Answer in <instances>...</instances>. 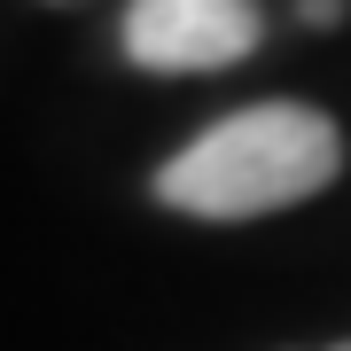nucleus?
<instances>
[{
	"label": "nucleus",
	"instance_id": "nucleus-1",
	"mask_svg": "<svg viewBox=\"0 0 351 351\" xmlns=\"http://www.w3.org/2000/svg\"><path fill=\"white\" fill-rule=\"evenodd\" d=\"M343 172V133L313 101H250L156 164V203L188 219H265Z\"/></svg>",
	"mask_w": 351,
	"mask_h": 351
},
{
	"label": "nucleus",
	"instance_id": "nucleus-2",
	"mask_svg": "<svg viewBox=\"0 0 351 351\" xmlns=\"http://www.w3.org/2000/svg\"><path fill=\"white\" fill-rule=\"evenodd\" d=\"M125 55L156 78L188 71H226L242 55H258L265 16L258 0H125Z\"/></svg>",
	"mask_w": 351,
	"mask_h": 351
},
{
	"label": "nucleus",
	"instance_id": "nucleus-3",
	"mask_svg": "<svg viewBox=\"0 0 351 351\" xmlns=\"http://www.w3.org/2000/svg\"><path fill=\"white\" fill-rule=\"evenodd\" d=\"M304 24L328 32V24H343V0H304Z\"/></svg>",
	"mask_w": 351,
	"mask_h": 351
},
{
	"label": "nucleus",
	"instance_id": "nucleus-4",
	"mask_svg": "<svg viewBox=\"0 0 351 351\" xmlns=\"http://www.w3.org/2000/svg\"><path fill=\"white\" fill-rule=\"evenodd\" d=\"M328 351H351V343H328Z\"/></svg>",
	"mask_w": 351,
	"mask_h": 351
}]
</instances>
